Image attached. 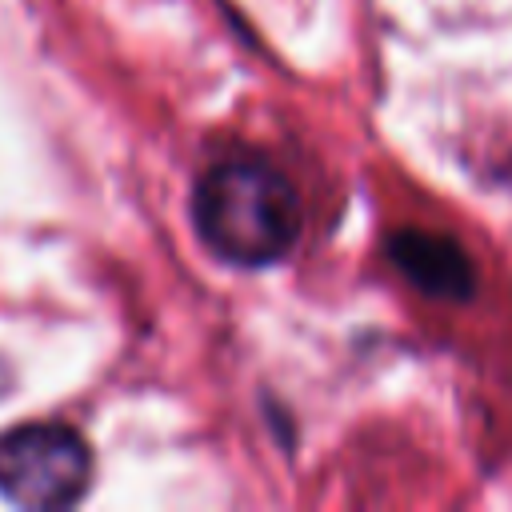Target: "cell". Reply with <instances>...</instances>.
I'll use <instances>...</instances> for the list:
<instances>
[{
	"label": "cell",
	"mask_w": 512,
	"mask_h": 512,
	"mask_svg": "<svg viewBox=\"0 0 512 512\" xmlns=\"http://www.w3.org/2000/svg\"><path fill=\"white\" fill-rule=\"evenodd\" d=\"M92 452L64 424H20L0 436V496L20 508H68L88 492Z\"/></svg>",
	"instance_id": "obj_2"
},
{
	"label": "cell",
	"mask_w": 512,
	"mask_h": 512,
	"mask_svg": "<svg viewBox=\"0 0 512 512\" xmlns=\"http://www.w3.org/2000/svg\"><path fill=\"white\" fill-rule=\"evenodd\" d=\"M200 240L228 264L264 268L300 236V196L268 160H220L192 192Z\"/></svg>",
	"instance_id": "obj_1"
},
{
	"label": "cell",
	"mask_w": 512,
	"mask_h": 512,
	"mask_svg": "<svg viewBox=\"0 0 512 512\" xmlns=\"http://www.w3.org/2000/svg\"><path fill=\"white\" fill-rule=\"evenodd\" d=\"M388 256L420 292L464 300L476 288V272H472L468 252L440 232L400 228L388 236Z\"/></svg>",
	"instance_id": "obj_3"
}]
</instances>
